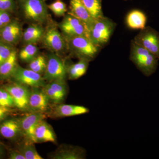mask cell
<instances>
[{
    "label": "cell",
    "mask_w": 159,
    "mask_h": 159,
    "mask_svg": "<svg viewBox=\"0 0 159 159\" xmlns=\"http://www.w3.org/2000/svg\"><path fill=\"white\" fill-rule=\"evenodd\" d=\"M129 59L137 68L146 77L155 73L159 60L152 53L132 40L130 44Z\"/></svg>",
    "instance_id": "1"
},
{
    "label": "cell",
    "mask_w": 159,
    "mask_h": 159,
    "mask_svg": "<svg viewBox=\"0 0 159 159\" xmlns=\"http://www.w3.org/2000/svg\"><path fill=\"white\" fill-rule=\"evenodd\" d=\"M116 24L104 16L94 19L89 26V38L94 44L102 48L107 43L116 29Z\"/></svg>",
    "instance_id": "2"
},
{
    "label": "cell",
    "mask_w": 159,
    "mask_h": 159,
    "mask_svg": "<svg viewBox=\"0 0 159 159\" xmlns=\"http://www.w3.org/2000/svg\"><path fill=\"white\" fill-rule=\"evenodd\" d=\"M66 39L69 50L79 59L91 61L97 57L101 49L84 36L66 37Z\"/></svg>",
    "instance_id": "3"
},
{
    "label": "cell",
    "mask_w": 159,
    "mask_h": 159,
    "mask_svg": "<svg viewBox=\"0 0 159 159\" xmlns=\"http://www.w3.org/2000/svg\"><path fill=\"white\" fill-rule=\"evenodd\" d=\"M134 41L152 53L159 60V32L149 26L140 30Z\"/></svg>",
    "instance_id": "4"
},
{
    "label": "cell",
    "mask_w": 159,
    "mask_h": 159,
    "mask_svg": "<svg viewBox=\"0 0 159 159\" xmlns=\"http://www.w3.org/2000/svg\"><path fill=\"white\" fill-rule=\"evenodd\" d=\"M45 0H24L23 11L28 19L39 23L45 22L48 19V6Z\"/></svg>",
    "instance_id": "5"
},
{
    "label": "cell",
    "mask_w": 159,
    "mask_h": 159,
    "mask_svg": "<svg viewBox=\"0 0 159 159\" xmlns=\"http://www.w3.org/2000/svg\"><path fill=\"white\" fill-rule=\"evenodd\" d=\"M66 37L82 36L89 38V29L86 23L77 18L68 14L60 25Z\"/></svg>",
    "instance_id": "6"
},
{
    "label": "cell",
    "mask_w": 159,
    "mask_h": 159,
    "mask_svg": "<svg viewBox=\"0 0 159 159\" xmlns=\"http://www.w3.org/2000/svg\"><path fill=\"white\" fill-rule=\"evenodd\" d=\"M47 68L44 74L45 80L51 81L55 80H66L67 76V67L62 60L54 54H49Z\"/></svg>",
    "instance_id": "7"
},
{
    "label": "cell",
    "mask_w": 159,
    "mask_h": 159,
    "mask_svg": "<svg viewBox=\"0 0 159 159\" xmlns=\"http://www.w3.org/2000/svg\"><path fill=\"white\" fill-rule=\"evenodd\" d=\"M17 83L33 88L43 87L45 81L41 74L18 66L12 77Z\"/></svg>",
    "instance_id": "8"
},
{
    "label": "cell",
    "mask_w": 159,
    "mask_h": 159,
    "mask_svg": "<svg viewBox=\"0 0 159 159\" xmlns=\"http://www.w3.org/2000/svg\"><path fill=\"white\" fill-rule=\"evenodd\" d=\"M4 89L9 92L13 98L15 106L21 110L29 109L30 91L27 86L16 83L6 85Z\"/></svg>",
    "instance_id": "9"
},
{
    "label": "cell",
    "mask_w": 159,
    "mask_h": 159,
    "mask_svg": "<svg viewBox=\"0 0 159 159\" xmlns=\"http://www.w3.org/2000/svg\"><path fill=\"white\" fill-rule=\"evenodd\" d=\"M45 116L43 113H32L25 116L19 119L22 133L28 139L29 142L35 143L34 132L38 124L44 120Z\"/></svg>",
    "instance_id": "10"
},
{
    "label": "cell",
    "mask_w": 159,
    "mask_h": 159,
    "mask_svg": "<svg viewBox=\"0 0 159 159\" xmlns=\"http://www.w3.org/2000/svg\"><path fill=\"white\" fill-rule=\"evenodd\" d=\"M50 100L55 103H61L64 101L67 87L66 80H55L46 84L43 89Z\"/></svg>",
    "instance_id": "11"
},
{
    "label": "cell",
    "mask_w": 159,
    "mask_h": 159,
    "mask_svg": "<svg viewBox=\"0 0 159 159\" xmlns=\"http://www.w3.org/2000/svg\"><path fill=\"white\" fill-rule=\"evenodd\" d=\"M49 100L43 89L33 88L29 96V109L35 112L43 113L48 108Z\"/></svg>",
    "instance_id": "12"
},
{
    "label": "cell",
    "mask_w": 159,
    "mask_h": 159,
    "mask_svg": "<svg viewBox=\"0 0 159 159\" xmlns=\"http://www.w3.org/2000/svg\"><path fill=\"white\" fill-rule=\"evenodd\" d=\"M22 35L21 26L16 20H11L6 26L0 28V37L2 40L9 44L17 43Z\"/></svg>",
    "instance_id": "13"
},
{
    "label": "cell",
    "mask_w": 159,
    "mask_h": 159,
    "mask_svg": "<svg viewBox=\"0 0 159 159\" xmlns=\"http://www.w3.org/2000/svg\"><path fill=\"white\" fill-rule=\"evenodd\" d=\"M86 153L84 148L72 145H62L51 154L53 159H84Z\"/></svg>",
    "instance_id": "14"
},
{
    "label": "cell",
    "mask_w": 159,
    "mask_h": 159,
    "mask_svg": "<svg viewBox=\"0 0 159 159\" xmlns=\"http://www.w3.org/2000/svg\"><path fill=\"white\" fill-rule=\"evenodd\" d=\"M43 38L46 46L55 52L63 51L67 46L66 39L54 28L49 29L44 32Z\"/></svg>",
    "instance_id": "15"
},
{
    "label": "cell",
    "mask_w": 159,
    "mask_h": 159,
    "mask_svg": "<svg viewBox=\"0 0 159 159\" xmlns=\"http://www.w3.org/2000/svg\"><path fill=\"white\" fill-rule=\"evenodd\" d=\"M35 143L55 142L56 135L52 127L43 120L38 124L34 132Z\"/></svg>",
    "instance_id": "16"
},
{
    "label": "cell",
    "mask_w": 159,
    "mask_h": 159,
    "mask_svg": "<svg viewBox=\"0 0 159 159\" xmlns=\"http://www.w3.org/2000/svg\"><path fill=\"white\" fill-rule=\"evenodd\" d=\"M89 109L83 106L61 104L54 109V115L57 117L75 116L87 114Z\"/></svg>",
    "instance_id": "17"
},
{
    "label": "cell",
    "mask_w": 159,
    "mask_h": 159,
    "mask_svg": "<svg viewBox=\"0 0 159 159\" xmlns=\"http://www.w3.org/2000/svg\"><path fill=\"white\" fill-rule=\"evenodd\" d=\"M21 134L19 119H7L0 124V134L6 139H16Z\"/></svg>",
    "instance_id": "18"
},
{
    "label": "cell",
    "mask_w": 159,
    "mask_h": 159,
    "mask_svg": "<svg viewBox=\"0 0 159 159\" xmlns=\"http://www.w3.org/2000/svg\"><path fill=\"white\" fill-rule=\"evenodd\" d=\"M68 14L81 20L86 23L88 27L94 19L90 14L81 0H70V11Z\"/></svg>",
    "instance_id": "19"
},
{
    "label": "cell",
    "mask_w": 159,
    "mask_h": 159,
    "mask_svg": "<svg viewBox=\"0 0 159 159\" xmlns=\"http://www.w3.org/2000/svg\"><path fill=\"white\" fill-rule=\"evenodd\" d=\"M147 16L142 11L134 10L130 11L126 18V23L131 29L140 30L146 27Z\"/></svg>",
    "instance_id": "20"
},
{
    "label": "cell",
    "mask_w": 159,
    "mask_h": 159,
    "mask_svg": "<svg viewBox=\"0 0 159 159\" xmlns=\"http://www.w3.org/2000/svg\"><path fill=\"white\" fill-rule=\"evenodd\" d=\"M17 66V52L13 50L9 57L0 65V79L12 77Z\"/></svg>",
    "instance_id": "21"
},
{
    "label": "cell",
    "mask_w": 159,
    "mask_h": 159,
    "mask_svg": "<svg viewBox=\"0 0 159 159\" xmlns=\"http://www.w3.org/2000/svg\"><path fill=\"white\" fill-rule=\"evenodd\" d=\"M89 62V61L87 60L80 59L78 62L69 66L67 68L69 79L75 80L82 77L86 73L88 68Z\"/></svg>",
    "instance_id": "22"
},
{
    "label": "cell",
    "mask_w": 159,
    "mask_h": 159,
    "mask_svg": "<svg viewBox=\"0 0 159 159\" xmlns=\"http://www.w3.org/2000/svg\"><path fill=\"white\" fill-rule=\"evenodd\" d=\"M44 34V31L42 27L38 25H31L23 33V40L27 44H34L42 39Z\"/></svg>",
    "instance_id": "23"
},
{
    "label": "cell",
    "mask_w": 159,
    "mask_h": 159,
    "mask_svg": "<svg viewBox=\"0 0 159 159\" xmlns=\"http://www.w3.org/2000/svg\"><path fill=\"white\" fill-rule=\"evenodd\" d=\"M90 14L94 19L103 16L102 0H81Z\"/></svg>",
    "instance_id": "24"
},
{
    "label": "cell",
    "mask_w": 159,
    "mask_h": 159,
    "mask_svg": "<svg viewBox=\"0 0 159 159\" xmlns=\"http://www.w3.org/2000/svg\"><path fill=\"white\" fill-rule=\"evenodd\" d=\"M38 48L34 44H27L20 51L19 57L25 62H30L38 56Z\"/></svg>",
    "instance_id": "25"
},
{
    "label": "cell",
    "mask_w": 159,
    "mask_h": 159,
    "mask_svg": "<svg viewBox=\"0 0 159 159\" xmlns=\"http://www.w3.org/2000/svg\"><path fill=\"white\" fill-rule=\"evenodd\" d=\"M33 144L30 142H26L20 146L19 150L26 159H43L38 153Z\"/></svg>",
    "instance_id": "26"
},
{
    "label": "cell",
    "mask_w": 159,
    "mask_h": 159,
    "mask_svg": "<svg viewBox=\"0 0 159 159\" xmlns=\"http://www.w3.org/2000/svg\"><path fill=\"white\" fill-rule=\"evenodd\" d=\"M48 60L43 55H38L29 62V69L40 74L44 73L47 68Z\"/></svg>",
    "instance_id": "27"
},
{
    "label": "cell",
    "mask_w": 159,
    "mask_h": 159,
    "mask_svg": "<svg viewBox=\"0 0 159 159\" xmlns=\"http://www.w3.org/2000/svg\"><path fill=\"white\" fill-rule=\"evenodd\" d=\"M48 7L57 16H62L67 11L65 3L61 1H57L52 3L48 6Z\"/></svg>",
    "instance_id": "28"
},
{
    "label": "cell",
    "mask_w": 159,
    "mask_h": 159,
    "mask_svg": "<svg viewBox=\"0 0 159 159\" xmlns=\"http://www.w3.org/2000/svg\"><path fill=\"white\" fill-rule=\"evenodd\" d=\"M0 106L9 108L15 106L13 98L5 89H0Z\"/></svg>",
    "instance_id": "29"
},
{
    "label": "cell",
    "mask_w": 159,
    "mask_h": 159,
    "mask_svg": "<svg viewBox=\"0 0 159 159\" xmlns=\"http://www.w3.org/2000/svg\"><path fill=\"white\" fill-rule=\"evenodd\" d=\"M13 50L11 45L0 40V65L9 57Z\"/></svg>",
    "instance_id": "30"
},
{
    "label": "cell",
    "mask_w": 159,
    "mask_h": 159,
    "mask_svg": "<svg viewBox=\"0 0 159 159\" xmlns=\"http://www.w3.org/2000/svg\"><path fill=\"white\" fill-rule=\"evenodd\" d=\"M15 9V3L13 0H0V10L9 12Z\"/></svg>",
    "instance_id": "31"
},
{
    "label": "cell",
    "mask_w": 159,
    "mask_h": 159,
    "mask_svg": "<svg viewBox=\"0 0 159 159\" xmlns=\"http://www.w3.org/2000/svg\"><path fill=\"white\" fill-rule=\"evenodd\" d=\"M11 21V16L9 12L0 10V28L6 26Z\"/></svg>",
    "instance_id": "32"
},
{
    "label": "cell",
    "mask_w": 159,
    "mask_h": 159,
    "mask_svg": "<svg viewBox=\"0 0 159 159\" xmlns=\"http://www.w3.org/2000/svg\"><path fill=\"white\" fill-rule=\"evenodd\" d=\"M10 159H26L22 153L19 150H13L10 152L9 155Z\"/></svg>",
    "instance_id": "33"
},
{
    "label": "cell",
    "mask_w": 159,
    "mask_h": 159,
    "mask_svg": "<svg viewBox=\"0 0 159 159\" xmlns=\"http://www.w3.org/2000/svg\"><path fill=\"white\" fill-rule=\"evenodd\" d=\"M11 111L9 107L0 106V122H2Z\"/></svg>",
    "instance_id": "34"
},
{
    "label": "cell",
    "mask_w": 159,
    "mask_h": 159,
    "mask_svg": "<svg viewBox=\"0 0 159 159\" xmlns=\"http://www.w3.org/2000/svg\"><path fill=\"white\" fill-rule=\"evenodd\" d=\"M2 150H1V148H0V157H1V155H2Z\"/></svg>",
    "instance_id": "35"
},
{
    "label": "cell",
    "mask_w": 159,
    "mask_h": 159,
    "mask_svg": "<svg viewBox=\"0 0 159 159\" xmlns=\"http://www.w3.org/2000/svg\"><path fill=\"white\" fill-rule=\"evenodd\" d=\"M124 1H128V0H124Z\"/></svg>",
    "instance_id": "36"
},
{
    "label": "cell",
    "mask_w": 159,
    "mask_h": 159,
    "mask_svg": "<svg viewBox=\"0 0 159 159\" xmlns=\"http://www.w3.org/2000/svg\"><path fill=\"white\" fill-rule=\"evenodd\" d=\"M57 1H60V0H57Z\"/></svg>",
    "instance_id": "37"
}]
</instances>
